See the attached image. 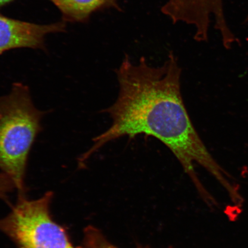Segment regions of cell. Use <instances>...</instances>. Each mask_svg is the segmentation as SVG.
<instances>
[{
    "instance_id": "obj_6",
    "label": "cell",
    "mask_w": 248,
    "mask_h": 248,
    "mask_svg": "<svg viewBox=\"0 0 248 248\" xmlns=\"http://www.w3.org/2000/svg\"><path fill=\"white\" fill-rule=\"evenodd\" d=\"M69 20L87 19L93 12L108 5H114L117 0H50Z\"/></svg>"
},
{
    "instance_id": "obj_7",
    "label": "cell",
    "mask_w": 248,
    "mask_h": 248,
    "mask_svg": "<svg viewBox=\"0 0 248 248\" xmlns=\"http://www.w3.org/2000/svg\"><path fill=\"white\" fill-rule=\"evenodd\" d=\"M14 187L15 186L12 179L4 172H0V198H4Z\"/></svg>"
},
{
    "instance_id": "obj_9",
    "label": "cell",
    "mask_w": 248,
    "mask_h": 248,
    "mask_svg": "<svg viewBox=\"0 0 248 248\" xmlns=\"http://www.w3.org/2000/svg\"><path fill=\"white\" fill-rule=\"evenodd\" d=\"M101 248H112V247H100Z\"/></svg>"
},
{
    "instance_id": "obj_8",
    "label": "cell",
    "mask_w": 248,
    "mask_h": 248,
    "mask_svg": "<svg viewBox=\"0 0 248 248\" xmlns=\"http://www.w3.org/2000/svg\"><path fill=\"white\" fill-rule=\"evenodd\" d=\"M13 1L14 0H0V7H3V6L7 5Z\"/></svg>"
},
{
    "instance_id": "obj_10",
    "label": "cell",
    "mask_w": 248,
    "mask_h": 248,
    "mask_svg": "<svg viewBox=\"0 0 248 248\" xmlns=\"http://www.w3.org/2000/svg\"><path fill=\"white\" fill-rule=\"evenodd\" d=\"M246 21H247V22H248V16L246 18Z\"/></svg>"
},
{
    "instance_id": "obj_4",
    "label": "cell",
    "mask_w": 248,
    "mask_h": 248,
    "mask_svg": "<svg viewBox=\"0 0 248 248\" xmlns=\"http://www.w3.org/2000/svg\"><path fill=\"white\" fill-rule=\"evenodd\" d=\"M64 28L62 23L37 24L0 14V54L15 48H41L46 36L61 32Z\"/></svg>"
},
{
    "instance_id": "obj_5",
    "label": "cell",
    "mask_w": 248,
    "mask_h": 248,
    "mask_svg": "<svg viewBox=\"0 0 248 248\" xmlns=\"http://www.w3.org/2000/svg\"><path fill=\"white\" fill-rule=\"evenodd\" d=\"M163 10L173 20L194 25L209 23L212 18L219 20L225 15L223 0H168Z\"/></svg>"
},
{
    "instance_id": "obj_3",
    "label": "cell",
    "mask_w": 248,
    "mask_h": 248,
    "mask_svg": "<svg viewBox=\"0 0 248 248\" xmlns=\"http://www.w3.org/2000/svg\"><path fill=\"white\" fill-rule=\"evenodd\" d=\"M51 192L35 201L20 197L9 215L0 219V231L18 248H75L65 229L49 213Z\"/></svg>"
},
{
    "instance_id": "obj_1",
    "label": "cell",
    "mask_w": 248,
    "mask_h": 248,
    "mask_svg": "<svg viewBox=\"0 0 248 248\" xmlns=\"http://www.w3.org/2000/svg\"><path fill=\"white\" fill-rule=\"evenodd\" d=\"M116 74L117 97L102 110L110 117L111 125L93 139L92 146L80 155L78 161L80 168L108 142L144 135L162 142L193 179L195 163L216 171L183 100L182 69L172 52L159 67L151 66L144 57L133 63L126 55Z\"/></svg>"
},
{
    "instance_id": "obj_2",
    "label": "cell",
    "mask_w": 248,
    "mask_h": 248,
    "mask_svg": "<svg viewBox=\"0 0 248 248\" xmlns=\"http://www.w3.org/2000/svg\"><path fill=\"white\" fill-rule=\"evenodd\" d=\"M46 113L34 104L29 87L15 83L0 97V170L24 194V179L30 153L42 131Z\"/></svg>"
}]
</instances>
